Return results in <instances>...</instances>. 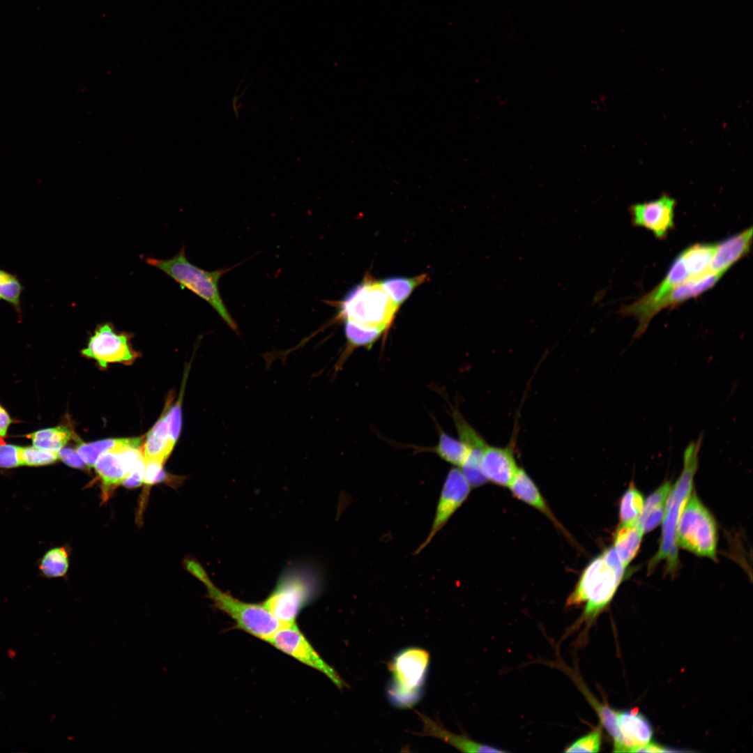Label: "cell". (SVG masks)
Segmentation results:
<instances>
[{
  "instance_id": "obj_1",
  "label": "cell",
  "mask_w": 753,
  "mask_h": 753,
  "mask_svg": "<svg viewBox=\"0 0 753 753\" xmlns=\"http://www.w3.org/2000/svg\"><path fill=\"white\" fill-rule=\"evenodd\" d=\"M625 569L614 547L607 549L584 569L566 605L585 604L581 619L592 622L612 600Z\"/></svg>"
},
{
  "instance_id": "obj_2",
  "label": "cell",
  "mask_w": 753,
  "mask_h": 753,
  "mask_svg": "<svg viewBox=\"0 0 753 753\" xmlns=\"http://www.w3.org/2000/svg\"><path fill=\"white\" fill-rule=\"evenodd\" d=\"M703 434L687 445L683 454V467L680 476L671 487L667 500L663 517L662 536L658 552L650 562L653 568L661 561L667 563L669 572H674L678 564L676 529L683 509L693 487L694 475L699 464V453Z\"/></svg>"
},
{
  "instance_id": "obj_3",
  "label": "cell",
  "mask_w": 753,
  "mask_h": 753,
  "mask_svg": "<svg viewBox=\"0 0 753 753\" xmlns=\"http://www.w3.org/2000/svg\"><path fill=\"white\" fill-rule=\"evenodd\" d=\"M146 262L160 270L182 288L191 291L207 302L227 326L239 335L238 325L227 310L219 291V281L229 269L208 271L194 265L187 259L184 246L172 258L161 259L148 257Z\"/></svg>"
},
{
  "instance_id": "obj_4",
  "label": "cell",
  "mask_w": 753,
  "mask_h": 753,
  "mask_svg": "<svg viewBox=\"0 0 753 753\" xmlns=\"http://www.w3.org/2000/svg\"><path fill=\"white\" fill-rule=\"evenodd\" d=\"M188 565L189 570L204 584L207 595L214 606L228 615L238 629L266 641L279 629L287 625L262 603L245 602L220 589L197 562L190 561Z\"/></svg>"
},
{
  "instance_id": "obj_5",
  "label": "cell",
  "mask_w": 753,
  "mask_h": 753,
  "mask_svg": "<svg viewBox=\"0 0 753 753\" xmlns=\"http://www.w3.org/2000/svg\"><path fill=\"white\" fill-rule=\"evenodd\" d=\"M321 580L317 572L307 567L287 570L263 604L284 625L296 623L303 608L319 595Z\"/></svg>"
},
{
  "instance_id": "obj_6",
  "label": "cell",
  "mask_w": 753,
  "mask_h": 753,
  "mask_svg": "<svg viewBox=\"0 0 753 753\" xmlns=\"http://www.w3.org/2000/svg\"><path fill=\"white\" fill-rule=\"evenodd\" d=\"M337 304L336 319L385 330L390 328L398 310L379 281L370 275L353 287Z\"/></svg>"
},
{
  "instance_id": "obj_7",
  "label": "cell",
  "mask_w": 753,
  "mask_h": 753,
  "mask_svg": "<svg viewBox=\"0 0 753 753\" xmlns=\"http://www.w3.org/2000/svg\"><path fill=\"white\" fill-rule=\"evenodd\" d=\"M429 653L419 647H409L398 652L388 663L391 680L387 687L389 701L398 708H411L424 692Z\"/></svg>"
},
{
  "instance_id": "obj_8",
  "label": "cell",
  "mask_w": 753,
  "mask_h": 753,
  "mask_svg": "<svg viewBox=\"0 0 753 753\" xmlns=\"http://www.w3.org/2000/svg\"><path fill=\"white\" fill-rule=\"evenodd\" d=\"M676 542L678 545L696 555L716 558V524L694 492L690 494L680 516Z\"/></svg>"
},
{
  "instance_id": "obj_9",
  "label": "cell",
  "mask_w": 753,
  "mask_h": 753,
  "mask_svg": "<svg viewBox=\"0 0 753 753\" xmlns=\"http://www.w3.org/2000/svg\"><path fill=\"white\" fill-rule=\"evenodd\" d=\"M266 642L302 664L322 673L339 689L347 687L339 674L321 657L296 623L282 627Z\"/></svg>"
},
{
  "instance_id": "obj_10",
  "label": "cell",
  "mask_w": 753,
  "mask_h": 753,
  "mask_svg": "<svg viewBox=\"0 0 753 753\" xmlns=\"http://www.w3.org/2000/svg\"><path fill=\"white\" fill-rule=\"evenodd\" d=\"M690 279H692L690 273L679 254L665 277L655 288L639 300L621 308V314L634 317L638 321L634 334L635 337L641 336L646 330L651 321L656 315L655 310L657 303L676 287Z\"/></svg>"
},
{
  "instance_id": "obj_11",
  "label": "cell",
  "mask_w": 753,
  "mask_h": 753,
  "mask_svg": "<svg viewBox=\"0 0 753 753\" xmlns=\"http://www.w3.org/2000/svg\"><path fill=\"white\" fill-rule=\"evenodd\" d=\"M130 337L128 333H117L112 324L102 323L97 326L82 353L96 360L101 368L111 363L129 364L138 356L132 349Z\"/></svg>"
},
{
  "instance_id": "obj_12",
  "label": "cell",
  "mask_w": 753,
  "mask_h": 753,
  "mask_svg": "<svg viewBox=\"0 0 753 753\" xmlns=\"http://www.w3.org/2000/svg\"><path fill=\"white\" fill-rule=\"evenodd\" d=\"M471 488L460 469L452 468L448 471L437 501L429 532L414 554H420L442 530L466 500Z\"/></svg>"
},
{
  "instance_id": "obj_13",
  "label": "cell",
  "mask_w": 753,
  "mask_h": 753,
  "mask_svg": "<svg viewBox=\"0 0 753 753\" xmlns=\"http://www.w3.org/2000/svg\"><path fill=\"white\" fill-rule=\"evenodd\" d=\"M676 201L668 195L631 206L632 223L651 231L660 239L664 238L674 226Z\"/></svg>"
},
{
  "instance_id": "obj_14",
  "label": "cell",
  "mask_w": 753,
  "mask_h": 753,
  "mask_svg": "<svg viewBox=\"0 0 753 753\" xmlns=\"http://www.w3.org/2000/svg\"><path fill=\"white\" fill-rule=\"evenodd\" d=\"M144 458L139 448H126L102 453L95 464L103 490L107 492L122 483L134 466Z\"/></svg>"
},
{
  "instance_id": "obj_15",
  "label": "cell",
  "mask_w": 753,
  "mask_h": 753,
  "mask_svg": "<svg viewBox=\"0 0 753 753\" xmlns=\"http://www.w3.org/2000/svg\"><path fill=\"white\" fill-rule=\"evenodd\" d=\"M514 445L497 447L487 445L482 457V469L487 481L508 487L518 466L514 456Z\"/></svg>"
},
{
  "instance_id": "obj_16",
  "label": "cell",
  "mask_w": 753,
  "mask_h": 753,
  "mask_svg": "<svg viewBox=\"0 0 753 753\" xmlns=\"http://www.w3.org/2000/svg\"><path fill=\"white\" fill-rule=\"evenodd\" d=\"M616 722L622 739L621 752H635L651 740L652 726L637 708L616 711Z\"/></svg>"
},
{
  "instance_id": "obj_17",
  "label": "cell",
  "mask_w": 753,
  "mask_h": 753,
  "mask_svg": "<svg viewBox=\"0 0 753 753\" xmlns=\"http://www.w3.org/2000/svg\"><path fill=\"white\" fill-rule=\"evenodd\" d=\"M752 241V227L733 235L715 244L710 271L724 275L734 264L746 256Z\"/></svg>"
},
{
  "instance_id": "obj_18",
  "label": "cell",
  "mask_w": 753,
  "mask_h": 753,
  "mask_svg": "<svg viewBox=\"0 0 753 753\" xmlns=\"http://www.w3.org/2000/svg\"><path fill=\"white\" fill-rule=\"evenodd\" d=\"M418 715L423 723V729L418 735L439 738L463 752H507L494 746L478 743L464 734L451 733L439 721L420 713H418Z\"/></svg>"
},
{
  "instance_id": "obj_19",
  "label": "cell",
  "mask_w": 753,
  "mask_h": 753,
  "mask_svg": "<svg viewBox=\"0 0 753 753\" xmlns=\"http://www.w3.org/2000/svg\"><path fill=\"white\" fill-rule=\"evenodd\" d=\"M344 322L347 347L337 363L336 369L342 367L353 350L360 347L370 349L386 330L381 328L362 325L351 320H345Z\"/></svg>"
},
{
  "instance_id": "obj_20",
  "label": "cell",
  "mask_w": 753,
  "mask_h": 753,
  "mask_svg": "<svg viewBox=\"0 0 753 753\" xmlns=\"http://www.w3.org/2000/svg\"><path fill=\"white\" fill-rule=\"evenodd\" d=\"M508 487L515 497L538 509L560 526L538 488L525 470L518 468Z\"/></svg>"
},
{
  "instance_id": "obj_21",
  "label": "cell",
  "mask_w": 753,
  "mask_h": 753,
  "mask_svg": "<svg viewBox=\"0 0 753 753\" xmlns=\"http://www.w3.org/2000/svg\"><path fill=\"white\" fill-rule=\"evenodd\" d=\"M667 481L648 496L635 523L647 533L654 529L662 520L667 500L671 489Z\"/></svg>"
},
{
  "instance_id": "obj_22",
  "label": "cell",
  "mask_w": 753,
  "mask_h": 753,
  "mask_svg": "<svg viewBox=\"0 0 753 753\" xmlns=\"http://www.w3.org/2000/svg\"><path fill=\"white\" fill-rule=\"evenodd\" d=\"M173 448L169 425L163 414L146 435L142 452L144 460H158L164 463Z\"/></svg>"
},
{
  "instance_id": "obj_23",
  "label": "cell",
  "mask_w": 753,
  "mask_h": 753,
  "mask_svg": "<svg viewBox=\"0 0 753 753\" xmlns=\"http://www.w3.org/2000/svg\"><path fill=\"white\" fill-rule=\"evenodd\" d=\"M142 438L110 439L92 443L79 442L76 450L87 466H93L99 457L106 452L126 448H139Z\"/></svg>"
},
{
  "instance_id": "obj_24",
  "label": "cell",
  "mask_w": 753,
  "mask_h": 753,
  "mask_svg": "<svg viewBox=\"0 0 753 753\" xmlns=\"http://www.w3.org/2000/svg\"><path fill=\"white\" fill-rule=\"evenodd\" d=\"M643 530L634 522L621 524L614 535V547L626 568L636 556L641 542Z\"/></svg>"
},
{
  "instance_id": "obj_25",
  "label": "cell",
  "mask_w": 753,
  "mask_h": 753,
  "mask_svg": "<svg viewBox=\"0 0 753 753\" xmlns=\"http://www.w3.org/2000/svg\"><path fill=\"white\" fill-rule=\"evenodd\" d=\"M715 244L697 243L685 249L680 254L690 273L697 278L710 273V266Z\"/></svg>"
},
{
  "instance_id": "obj_26",
  "label": "cell",
  "mask_w": 753,
  "mask_h": 753,
  "mask_svg": "<svg viewBox=\"0 0 753 753\" xmlns=\"http://www.w3.org/2000/svg\"><path fill=\"white\" fill-rule=\"evenodd\" d=\"M427 280L426 274L414 277L393 276L379 281L392 301L399 308L413 290Z\"/></svg>"
},
{
  "instance_id": "obj_27",
  "label": "cell",
  "mask_w": 753,
  "mask_h": 753,
  "mask_svg": "<svg viewBox=\"0 0 753 753\" xmlns=\"http://www.w3.org/2000/svg\"><path fill=\"white\" fill-rule=\"evenodd\" d=\"M72 432L66 426L39 429L28 434L33 446L58 452L71 438Z\"/></svg>"
},
{
  "instance_id": "obj_28",
  "label": "cell",
  "mask_w": 753,
  "mask_h": 753,
  "mask_svg": "<svg viewBox=\"0 0 753 753\" xmlns=\"http://www.w3.org/2000/svg\"><path fill=\"white\" fill-rule=\"evenodd\" d=\"M432 450L446 462L459 467L464 463L468 453L467 448L459 439L443 430H439L438 443Z\"/></svg>"
},
{
  "instance_id": "obj_29",
  "label": "cell",
  "mask_w": 753,
  "mask_h": 753,
  "mask_svg": "<svg viewBox=\"0 0 753 753\" xmlns=\"http://www.w3.org/2000/svg\"><path fill=\"white\" fill-rule=\"evenodd\" d=\"M583 692L588 701L596 710L602 725L614 740V752H621L622 739L616 722V711L606 704L596 700L586 689Z\"/></svg>"
},
{
  "instance_id": "obj_30",
  "label": "cell",
  "mask_w": 753,
  "mask_h": 753,
  "mask_svg": "<svg viewBox=\"0 0 753 753\" xmlns=\"http://www.w3.org/2000/svg\"><path fill=\"white\" fill-rule=\"evenodd\" d=\"M24 287L18 277L0 268V300L21 313V296Z\"/></svg>"
},
{
  "instance_id": "obj_31",
  "label": "cell",
  "mask_w": 753,
  "mask_h": 753,
  "mask_svg": "<svg viewBox=\"0 0 753 753\" xmlns=\"http://www.w3.org/2000/svg\"><path fill=\"white\" fill-rule=\"evenodd\" d=\"M644 503L643 495L634 484L631 483L620 503L619 516L621 524L634 522L641 512Z\"/></svg>"
},
{
  "instance_id": "obj_32",
  "label": "cell",
  "mask_w": 753,
  "mask_h": 753,
  "mask_svg": "<svg viewBox=\"0 0 753 753\" xmlns=\"http://www.w3.org/2000/svg\"><path fill=\"white\" fill-rule=\"evenodd\" d=\"M68 568V558L63 547L49 550L41 560L40 569L48 577L63 576Z\"/></svg>"
},
{
  "instance_id": "obj_33",
  "label": "cell",
  "mask_w": 753,
  "mask_h": 753,
  "mask_svg": "<svg viewBox=\"0 0 753 753\" xmlns=\"http://www.w3.org/2000/svg\"><path fill=\"white\" fill-rule=\"evenodd\" d=\"M59 459L58 453L36 446L22 447V465L29 466H45L54 463Z\"/></svg>"
},
{
  "instance_id": "obj_34",
  "label": "cell",
  "mask_w": 753,
  "mask_h": 753,
  "mask_svg": "<svg viewBox=\"0 0 753 753\" xmlns=\"http://www.w3.org/2000/svg\"><path fill=\"white\" fill-rule=\"evenodd\" d=\"M602 745V730L598 727L588 734L579 738L569 745L565 752H598Z\"/></svg>"
},
{
  "instance_id": "obj_35",
  "label": "cell",
  "mask_w": 753,
  "mask_h": 753,
  "mask_svg": "<svg viewBox=\"0 0 753 753\" xmlns=\"http://www.w3.org/2000/svg\"><path fill=\"white\" fill-rule=\"evenodd\" d=\"M184 385L183 384L178 400L165 414L169 425L171 444L174 446L180 433L181 426V401Z\"/></svg>"
},
{
  "instance_id": "obj_36",
  "label": "cell",
  "mask_w": 753,
  "mask_h": 753,
  "mask_svg": "<svg viewBox=\"0 0 753 753\" xmlns=\"http://www.w3.org/2000/svg\"><path fill=\"white\" fill-rule=\"evenodd\" d=\"M22 446L13 444L0 445V469H12L22 466Z\"/></svg>"
},
{
  "instance_id": "obj_37",
  "label": "cell",
  "mask_w": 753,
  "mask_h": 753,
  "mask_svg": "<svg viewBox=\"0 0 753 753\" xmlns=\"http://www.w3.org/2000/svg\"><path fill=\"white\" fill-rule=\"evenodd\" d=\"M163 462L158 460L145 461V470L143 482L146 485H153L164 479L162 471Z\"/></svg>"
},
{
  "instance_id": "obj_38",
  "label": "cell",
  "mask_w": 753,
  "mask_h": 753,
  "mask_svg": "<svg viewBox=\"0 0 753 753\" xmlns=\"http://www.w3.org/2000/svg\"><path fill=\"white\" fill-rule=\"evenodd\" d=\"M145 470L144 458L139 461L132 469L128 476L123 481V485L126 487H136L143 482Z\"/></svg>"
},
{
  "instance_id": "obj_39",
  "label": "cell",
  "mask_w": 753,
  "mask_h": 753,
  "mask_svg": "<svg viewBox=\"0 0 753 753\" xmlns=\"http://www.w3.org/2000/svg\"><path fill=\"white\" fill-rule=\"evenodd\" d=\"M57 453L59 458L69 466L75 469H84L86 466L76 450L63 447Z\"/></svg>"
},
{
  "instance_id": "obj_40",
  "label": "cell",
  "mask_w": 753,
  "mask_h": 753,
  "mask_svg": "<svg viewBox=\"0 0 753 753\" xmlns=\"http://www.w3.org/2000/svg\"><path fill=\"white\" fill-rule=\"evenodd\" d=\"M12 419L8 411L0 404V438L6 436Z\"/></svg>"
},
{
  "instance_id": "obj_41",
  "label": "cell",
  "mask_w": 753,
  "mask_h": 753,
  "mask_svg": "<svg viewBox=\"0 0 753 753\" xmlns=\"http://www.w3.org/2000/svg\"><path fill=\"white\" fill-rule=\"evenodd\" d=\"M677 752L675 750H671L667 747L662 746L658 743L649 742L646 745L637 748L635 752Z\"/></svg>"
}]
</instances>
